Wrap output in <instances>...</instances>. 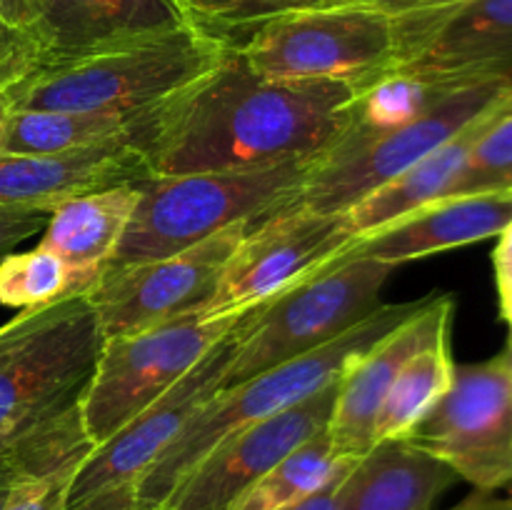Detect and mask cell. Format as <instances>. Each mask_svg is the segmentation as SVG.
<instances>
[{"label": "cell", "mask_w": 512, "mask_h": 510, "mask_svg": "<svg viewBox=\"0 0 512 510\" xmlns=\"http://www.w3.org/2000/svg\"><path fill=\"white\" fill-rule=\"evenodd\" d=\"M363 90L340 80H273L225 45L203 75L140 120L153 175L250 170L318 158L350 130Z\"/></svg>", "instance_id": "obj_1"}, {"label": "cell", "mask_w": 512, "mask_h": 510, "mask_svg": "<svg viewBox=\"0 0 512 510\" xmlns=\"http://www.w3.org/2000/svg\"><path fill=\"white\" fill-rule=\"evenodd\" d=\"M105 335L85 293L25 308L0 325V455L73 415Z\"/></svg>", "instance_id": "obj_2"}, {"label": "cell", "mask_w": 512, "mask_h": 510, "mask_svg": "<svg viewBox=\"0 0 512 510\" xmlns=\"http://www.w3.org/2000/svg\"><path fill=\"white\" fill-rule=\"evenodd\" d=\"M428 298L408 303H383L370 318L355 325L333 343L298 355L293 360L273 365L253 378L220 390L195 413V418L180 430L178 438L153 460L135 483V500L155 510L170 490L215 448L223 438L238 433L245 425L270 418L325 385L335 383L353 358L378 343L380 338L398 328L400 323L418 313Z\"/></svg>", "instance_id": "obj_3"}, {"label": "cell", "mask_w": 512, "mask_h": 510, "mask_svg": "<svg viewBox=\"0 0 512 510\" xmlns=\"http://www.w3.org/2000/svg\"><path fill=\"white\" fill-rule=\"evenodd\" d=\"M320 158V155H318ZM318 158L250 170L153 175L140 180L138 205L105 270L148 263L188 250L210 235L268 218L295 203Z\"/></svg>", "instance_id": "obj_4"}, {"label": "cell", "mask_w": 512, "mask_h": 510, "mask_svg": "<svg viewBox=\"0 0 512 510\" xmlns=\"http://www.w3.org/2000/svg\"><path fill=\"white\" fill-rule=\"evenodd\" d=\"M225 45L185 25L65 63H45L0 98L8 110L145 113L203 75Z\"/></svg>", "instance_id": "obj_5"}, {"label": "cell", "mask_w": 512, "mask_h": 510, "mask_svg": "<svg viewBox=\"0 0 512 510\" xmlns=\"http://www.w3.org/2000/svg\"><path fill=\"white\" fill-rule=\"evenodd\" d=\"M508 95H512L510 78L450 85L408 123L385 130L350 125L348 133L315 160L295 205L318 213H348Z\"/></svg>", "instance_id": "obj_6"}, {"label": "cell", "mask_w": 512, "mask_h": 510, "mask_svg": "<svg viewBox=\"0 0 512 510\" xmlns=\"http://www.w3.org/2000/svg\"><path fill=\"white\" fill-rule=\"evenodd\" d=\"M395 270L398 265L370 258L333 260L275 298L248 308L225 388L353 330L383 305L380 293Z\"/></svg>", "instance_id": "obj_7"}, {"label": "cell", "mask_w": 512, "mask_h": 510, "mask_svg": "<svg viewBox=\"0 0 512 510\" xmlns=\"http://www.w3.org/2000/svg\"><path fill=\"white\" fill-rule=\"evenodd\" d=\"M243 313L245 308L220 315L193 310L150 328L105 338L83 398V425L90 443H105L173 388L235 328Z\"/></svg>", "instance_id": "obj_8"}, {"label": "cell", "mask_w": 512, "mask_h": 510, "mask_svg": "<svg viewBox=\"0 0 512 510\" xmlns=\"http://www.w3.org/2000/svg\"><path fill=\"white\" fill-rule=\"evenodd\" d=\"M273 80H340L368 88L395 63V18L360 3L325 5L270 20L238 45Z\"/></svg>", "instance_id": "obj_9"}, {"label": "cell", "mask_w": 512, "mask_h": 510, "mask_svg": "<svg viewBox=\"0 0 512 510\" xmlns=\"http://www.w3.org/2000/svg\"><path fill=\"white\" fill-rule=\"evenodd\" d=\"M480 493L512 485V363L455 365L453 385L405 435Z\"/></svg>", "instance_id": "obj_10"}, {"label": "cell", "mask_w": 512, "mask_h": 510, "mask_svg": "<svg viewBox=\"0 0 512 510\" xmlns=\"http://www.w3.org/2000/svg\"><path fill=\"white\" fill-rule=\"evenodd\" d=\"M355 238L348 213L285 205L250 225L225 263L213 298L200 310L220 315L265 303L298 280L328 268Z\"/></svg>", "instance_id": "obj_11"}, {"label": "cell", "mask_w": 512, "mask_h": 510, "mask_svg": "<svg viewBox=\"0 0 512 510\" xmlns=\"http://www.w3.org/2000/svg\"><path fill=\"white\" fill-rule=\"evenodd\" d=\"M253 220L230 225L203 243L168 258L103 270L85 290L105 338L150 328L200 310L220 283L225 263Z\"/></svg>", "instance_id": "obj_12"}, {"label": "cell", "mask_w": 512, "mask_h": 510, "mask_svg": "<svg viewBox=\"0 0 512 510\" xmlns=\"http://www.w3.org/2000/svg\"><path fill=\"white\" fill-rule=\"evenodd\" d=\"M395 30L398 53L388 73L443 85L512 80V0H463L403 15Z\"/></svg>", "instance_id": "obj_13"}, {"label": "cell", "mask_w": 512, "mask_h": 510, "mask_svg": "<svg viewBox=\"0 0 512 510\" xmlns=\"http://www.w3.org/2000/svg\"><path fill=\"white\" fill-rule=\"evenodd\" d=\"M245 313H248V308H245ZM245 313L240 315L235 328L193 370H188L173 388H168L148 408L140 410L105 443L90 450V455L80 463L78 473L70 483L68 505L80 503V500L90 498L100 490L138 483L140 475L178 438L180 430L195 418V413L225 388V378H228V368L233 363L235 348H238Z\"/></svg>", "instance_id": "obj_14"}, {"label": "cell", "mask_w": 512, "mask_h": 510, "mask_svg": "<svg viewBox=\"0 0 512 510\" xmlns=\"http://www.w3.org/2000/svg\"><path fill=\"white\" fill-rule=\"evenodd\" d=\"M338 383L220 440L155 510H230L290 450L330 425Z\"/></svg>", "instance_id": "obj_15"}, {"label": "cell", "mask_w": 512, "mask_h": 510, "mask_svg": "<svg viewBox=\"0 0 512 510\" xmlns=\"http://www.w3.org/2000/svg\"><path fill=\"white\" fill-rule=\"evenodd\" d=\"M455 315L453 295H428L423 308L385 338L353 358L338 383L328 433L343 458L360 460L375 448V423L395 378L413 355L450 338Z\"/></svg>", "instance_id": "obj_16"}, {"label": "cell", "mask_w": 512, "mask_h": 510, "mask_svg": "<svg viewBox=\"0 0 512 510\" xmlns=\"http://www.w3.org/2000/svg\"><path fill=\"white\" fill-rule=\"evenodd\" d=\"M140 120L143 115L128 133L68 153H0V205L53 213L78 195L150 178L138 143Z\"/></svg>", "instance_id": "obj_17"}, {"label": "cell", "mask_w": 512, "mask_h": 510, "mask_svg": "<svg viewBox=\"0 0 512 510\" xmlns=\"http://www.w3.org/2000/svg\"><path fill=\"white\" fill-rule=\"evenodd\" d=\"M188 25L175 0H30L45 63H65Z\"/></svg>", "instance_id": "obj_18"}, {"label": "cell", "mask_w": 512, "mask_h": 510, "mask_svg": "<svg viewBox=\"0 0 512 510\" xmlns=\"http://www.w3.org/2000/svg\"><path fill=\"white\" fill-rule=\"evenodd\" d=\"M512 223V193L460 195L430 203L375 233L360 235L338 260L370 258L403 265L500 235Z\"/></svg>", "instance_id": "obj_19"}, {"label": "cell", "mask_w": 512, "mask_h": 510, "mask_svg": "<svg viewBox=\"0 0 512 510\" xmlns=\"http://www.w3.org/2000/svg\"><path fill=\"white\" fill-rule=\"evenodd\" d=\"M458 475L410 440H383L345 475L338 510H433Z\"/></svg>", "instance_id": "obj_20"}, {"label": "cell", "mask_w": 512, "mask_h": 510, "mask_svg": "<svg viewBox=\"0 0 512 510\" xmlns=\"http://www.w3.org/2000/svg\"><path fill=\"white\" fill-rule=\"evenodd\" d=\"M138 198V185L125 183L65 200L50 213L40 245L63 260L80 293L110 263Z\"/></svg>", "instance_id": "obj_21"}, {"label": "cell", "mask_w": 512, "mask_h": 510, "mask_svg": "<svg viewBox=\"0 0 512 510\" xmlns=\"http://www.w3.org/2000/svg\"><path fill=\"white\" fill-rule=\"evenodd\" d=\"M493 110L480 115L475 123H470L468 128L453 135L448 143H443L433 153L425 155L423 160H418L413 168H408L398 178L390 180L388 185L370 193L358 205H353L348 210V220L353 225L355 235L360 238V235L375 233V230L385 228V225L395 223V220L405 218V215L415 213V210L425 208V205L450 198L460 173H463L470 148H473L480 128H483V123Z\"/></svg>", "instance_id": "obj_22"}, {"label": "cell", "mask_w": 512, "mask_h": 510, "mask_svg": "<svg viewBox=\"0 0 512 510\" xmlns=\"http://www.w3.org/2000/svg\"><path fill=\"white\" fill-rule=\"evenodd\" d=\"M143 113H70V110H8L0 125V153L53 155L88 148L123 135Z\"/></svg>", "instance_id": "obj_23"}, {"label": "cell", "mask_w": 512, "mask_h": 510, "mask_svg": "<svg viewBox=\"0 0 512 510\" xmlns=\"http://www.w3.org/2000/svg\"><path fill=\"white\" fill-rule=\"evenodd\" d=\"M453 375L455 360L450 338L413 355L398 373L380 408L378 423H375V445L383 440L405 438L448 393Z\"/></svg>", "instance_id": "obj_24"}, {"label": "cell", "mask_w": 512, "mask_h": 510, "mask_svg": "<svg viewBox=\"0 0 512 510\" xmlns=\"http://www.w3.org/2000/svg\"><path fill=\"white\" fill-rule=\"evenodd\" d=\"M358 460L343 458L335 450L328 428L290 450L270 473H265L253 488L240 495L230 510H280L308 498L323 488L330 478L343 473Z\"/></svg>", "instance_id": "obj_25"}, {"label": "cell", "mask_w": 512, "mask_h": 510, "mask_svg": "<svg viewBox=\"0 0 512 510\" xmlns=\"http://www.w3.org/2000/svg\"><path fill=\"white\" fill-rule=\"evenodd\" d=\"M340 3L350 0H175L190 28L228 45H240L265 23L283 15Z\"/></svg>", "instance_id": "obj_26"}, {"label": "cell", "mask_w": 512, "mask_h": 510, "mask_svg": "<svg viewBox=\"0 0 512 510\" xmlns=\"http://www.w3.org/2000/svg\"><path fill=\"white\" fill-rule=\"evenodd\" d=\"M512 193V95L480 128L450 198Z\"/></svg>", "instance_id": "obj_27"}, {"label": "cell", "mask_w": 512, "mask_h": 510, "mask_svg": "<svg viewBox=\"0 0 512 510\" xmlns=\"http://www.w3.org/2000/svg\"><path fill=\"white\" fill-rule=\"evenodd\" d=\"M80 293L63 260L38 245L28 253L5 255L0 260V305L35 308L65 295Z\"/></svg>", "instance_id": "obj_28"}, {"label": "cell", "mask_w": 512, "mask_h": 510, "mask_svg": "<svg viewBox=\"0 0 512 510\" xmlns=\"http://www.w3.org/2000/svg\"><path fill=\"white\" fill-rule=\"evenodd\" d=\"M40 65H43V50L33 33L0 15V93L23 83Z\"/></svg>", "instance_id": "obj_29"}, {"label": "cell", "mask_w": 512, "mask_h": 510, "mask_svg": "<svg viewBox=\"0 0 512 510\" xmlns=\"http://www.w3.org/2000/svg\"><path fill=\"white\" fill-rule=\"evenodd\" d=\"M78 468L80 465H68L43 478L23 480L10 490L3 510H68L70 483Z\"/></svg>", "instance_id": "obj_30"}, {"label": "cell", "mask_w": 512, "mask_h": 510, "mask_svg": "<svg viewBox=\"0 0 512 510\" xmlns=\"http://www.w3.org/2000/svg\"><path fill=\"white\" fill-rule=\"evenodd\" d=\"M48 218L50 213H43V210L0 205V255L10 253L15 245L28 240L30 235L43 233Z\"/></svg>", "instance_id": "obj_31"}, {"label": "cell", "mask_w": 512, "mask_h": 510, "mask_svg": "<svg viewBox=\"0 0 512 510\" xmlns=\"http://www.w3.org/2000/svg\"><path fill=\"white\" fill-rule=\"evenodd\" d=\"M138 503L135 500V485H118V488L100 490L80 503L68 505V510H128Z\"/></svg>", "instance_id": "obj_32"}, {"label": "cell", "mask_w": 512, "mask_h": 510, "mask_svg": "<svg viewBox=\"0 0 512 510\" xmlns=\"http://www.w3.org/2000/svg\"><path fill=\"white\" fill-rule=\"evenodd\" d=\"M350 3L368 5V8L380 10V13L390 15V18H403V15L423 13V10L448 8V5L463 3V0H350Z\"/></svg>", "instance_id": "obj_33"}, {"label": "cell", "mask_w": 512, "mask_h": 510, "mask_svg": "<svg viewBox=\"0 0 512 510\" xmlns=\"http://www.w3.org/2000/svg\"><path fill=\"white\" fill-rule=\"evenodd\" d=\"M353 465H350V468H353ZM350 468H345L343 473H338L335 478H330L323 488H318L315 493H310L308 498L298 500V503L288 505V508H280V510H338L340 488H343V480H345V475L350 473Z\"/></svg>", "instance_id": "obj_34"}, {"label": "cell", "mask_w": 512, "mask_h": 510, "mask_svg": "<svg viewBox=\"0 0 512 510\" xmlns=\"http://www.w3.org/2000/svg\"><path fill=\"white\" fill-rule=\"evenodd\" d=\"M495 275H498L500 313L505 320H512V263L495 265Z\"/></svg>", "instance_id": "obj_35"}, {"label": "cell", "mask_w": 512, "mask_h": 510, "mask_svg": "<svg viewBox=\"0 0 512 510\" xmlns=\"http://www.w3.org/2000/svg\"><path fill=\"white\" fill-rule=\"evenodd\" d=\"M0 15L18 28L30 30V0H0Z\"/></svg>", "instance_id": "obj_36"}, {"label": "cell", "mask_w": 512, "mask_h": 510, "mask_svg": "<svg viewBox=\"0 0 512 510\" xmlns=\"http://www.w3.org/2000/svg\"><path fill=\"white\" fill-rule=\"evenodd\" d=\"M453 510H512V495L510 498H470L463 505Z\"/></svg>", "instance_id": "obj_37"}, {"label": "cell", "mask_w": 512, "mask_h": 510, "mask_svg": "<svg viewBox=\"0 0 512 510\" xmlns=\"http://www.w3.org/2000/svg\"><path fill=\"white\" fill-rule=\"evenodd\" d=\"M498 248H495V258L493 263H512V223L508 225V228L503 230V233L498 235Z\"/></svg>", "instance_id": "obj_38"}, {"label": "cell", "mask_w": 512, "mask_h": 510, "mask_svg": "<svg viewBox=\"0 0 512 510\" xmlns=\"http://www.w3.org/2000/svg\"><path fill=\"white\" fill-rule=\"evenodd\" d=\"M5 115H8V108H5V103H3V98H0V125H3V120H5Z\"/></svg>", "instance_id": "obj_39"}, {"label": "cell", "mask_w": 512, "mask_h": 510, "mask_svg": "<svg viewBox=\"0 0 512 510\" xmlns=\"http://www.w3.org/2000/svg\"><path fill=\"white\" fill-rule=\"evenodd\" d=\"M128 510H150V508H145V505H140V503H135L133 508H128Z\"/></svg>", "instance_id": "obj_40"}, {"label": "cell", "mask_w": 512, "mask_h": 510, "mask_svg": "<svg viewBox=\"0 0 512 510\" xmlns=\"http://www.w3.org/2000/svg\"><path fill=\"white\" fill-rule=\"evenodd\" d=\"M508 325H510V345H508V350H512V320H508Z\"/></svg>", "instance_id": "obj_41"}, {"label": "cell", "mask_w": 512, "mask_h": 510, "mask_svg": "<svg viewBox=\"0 0 512 510\" xmlns=\"http://www.w3.org/2000/svg\"><path fill=\"white\" fill-rule=\"evenodd\" d=\"M505 353H508V355H510V363H512V350H505Z\"/></svg>", "instance_id": "obj_42"}, {"label": "cell", "mask_w": 512, "mask_h": 510, "mask_svg": "<svg viewBox=\"0 0 512 510\" xmlns=\"http://www.w3.org/2000/svg\"><path fill=\"white\" fill-rule=\"evenodd\" d=\"M510 488H512V485H510Z\"/></svg>", "instance_id": "obj_43"}]
</instances>
